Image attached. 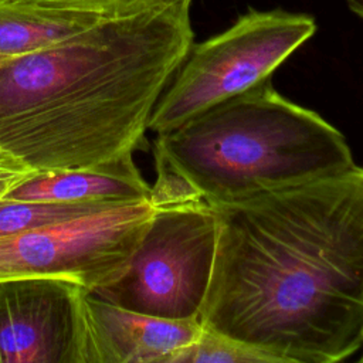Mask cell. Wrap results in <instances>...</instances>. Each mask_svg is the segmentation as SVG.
I'll use <instances>...</instances> for the list:
<instances>
[{
  "mask_svg": "<svg viewBox=\"0 0 363 363\" xmlns=\"http://www.w3.org/2000/svg\"><path fill=\"white\" fill-rule=\"evenodd\" d=\"M190 11L102 17L0 72V147L37 173L133 155L193 45Z\"/></svg>",
  "mask_w": 363,
  "mask_h": 363,
  "instance_id": "cell-2",
  "label": "cell"
},
{
  "mask_svg": "<svg viewBox=\"0 0 363 363\" xmlns=\"http://www.w3.org/2000/svg\"><path fill=\"white\" fill-rule=\"evenodd\" d=\"M217 238L216 210L204 201L156 208L126 271L92 294L159 318L197 319L211 281Z\"/></svg>",
  "mask_w": 363,
  "mask_h": 363,
  "instance_id": "cell-5",
  "label": "cell"
},
{
  "mask_svg": "<svg viewBox=\"0 0 363 363\" xmlns=\"http://www.w3.org/2000/svg\"><path fill=\"white\" fill-rule=\"evenodd\" d=\"M156 208L122 203L0 238V281L60 278L95 292L129 267Z\"/></svg>",
  "mask_w": 363,
  "mask_h": 363,
  "instance_id": "cell-6",
  "label": "cell"
},
{
  "mask_svg": "<svg viewBox=\"0 0 363 363\" xmlns=\"http://www.w3.org/2000/svg\"><path fill=\"white\" fill-rule=\"evenodd\" d=\"M11 60H14V58L6 57V55H0V72H1V69L6 67V64H7L9 61H11Z\"/></svg>",
  "mask_w": 363,
  "mask_h": 363,
  "instance_id": "cell-16",
  "label": "cell"
},
{
  "mask_svg": "<svg viewBox=\"0 0 363 363\" xmlns=\"http://www.w3.org/2000/svg\"><path fill=\"white\" fill-rule=\"evenodd\" d=\"M4 199L121 204L150 200V186L135 164L133 155H125L91 167L37 173Z\"/></svg>",
  "mask_w": 363,
  "mask_h": 363,
  "instance_id": "cell-9",
  "label": "cell"
},
{
  "mask_svg": "<svg viewBox=\"0 0 363 363\" xmlns=\"http://www.w3.org/2000/svg\"><path fill=\"white\" fill-rule=\"evenodd\" d=\"M172 363H281V360L265 350L203 328L196 340L183 347Z\"/></svg>",
  "mask_w": 363,
  "mask_h": 363,
  "instance_id": "cell-12",
  "label": "cell"
},
{
  "mask_svg": "<svg viewBox=\"0 0 363 363\" xmlns=\"http://www.w3.org/2000/svg\"><path fill=\"white\" fill-rule=\"evenodd\" d=\"M122 204V203H121ZM112 203H64L40 200H0V238L98 211Z\"/></svg>",
  "mask_w": 363,
  "mask_h": 363,
  "instance_id": "cell-11",
  "label": "cell"
},
{
  "mask_svg": "<svg viewBox=\"0 0 363 363\" xmlns=\"http://www.w3.org/2000/svg\"><path fill=\"white\" fill-rule=\"evenodd\" d=\"M96 14L99 17L130 16L149 11H190L193 0H16Z\"/></svg>",
  "mask_w": 363,
  "mask_h": 363,
  "instance_id": "cell-13",
  "label": "cell"
},
{
  "mask_svg": "<svg viewBox=\"0 0 363 363\" xmlns=\"http://www.w3.org/2000/svg\"><path fill=\"white\" fill-rule=\"evenodd\" d=\"M211 206V204H210ZM199 320L281 363H335L363 337V167L214 204Z\"/></svg>",
  "mask_w": 363,
  "mask_h": 363,
  "instance_id": "cell-1",
  "label": "cell"
},
{
  "mask_svg": "<svg viewBox=\"0 0 363 363\" xmlns=\"http://www.w3.org/2000/svg\"><path fill=\"white\" fill-rule=\"evenodd\" d=\"M34 174H37L35 170L0 147V200L4 199L10 190Z\"/></svg>",
  "mask_w": 363,
  "mask_h": 363,
  "instance_id": "cell-14",
  "label": "cell"
},
{
  "mask_svg": "<svg viewBox=\"0 0 363 363\" xmlns=\"http://www.w3.org/2000/svg\"><path fill=\"white\" fill-rule=\"evenodd\" d=\"M360 350H362V356L359 357V362L363 363V337H362V346H360Z\"/></svg>",
  "mask_w": 363,
  "mask_h": 363,
  "instance_id": "cell-17",
  "label": "cell"
},
{
  "mask_svg": "<svg viewBox=\"0 0 363 363\" xmlns=\"http://www.w3.org/2000/svg\"><path fill=\"white\" fill-rule=\"evenodd\" d=\"M60 278L0 281V363H85V295Z\"/></svg>",
  "mask_w": 363,
  "mask_h": 363,
  "instance_id": "cell-7",
  "label": "cell"
},
{
  "mask_svg": "<svg viewBox=\"0 0 363 363\" xmlns=\"http://www.w3.org/2000/svg\"><path fill=\"white\" fill-rule=\"evenodd\" d=\"M346 6L359 17L363 18V0H345Z\"/></svg>",
  "mask_w": 363,
  "mask_h": 363,
  "instance_id": "cell-15",
  "label": "cell"
},
{
  "mask_svg": "<svg viewBox=\"0 0 363 363\" xmlns=\"http://www.w3.org/2000/svg\"><path fill=\"white\" fill-rule=\"evenodd\" d=\"M315 33L316 21L309 14L250 9L224 31L193 43L159 98L147 129L156 135L170 130L271 79Z\"/></svg>",
  "mask_w": 363,
  "mask_h": 363,
  "instance_id": "cell-4",
  "label": "cell"
},
{
  "mask_svg": "<svg viewBox=\"0 0 363 363\" xmlns=\"http://www.w3.org/2000/svg\"><path fill=\"white\" fill-rule=\"evenodd\" d=\"M155 167L207 204L245 200L354 166L345 135L271 79L157 133Z\"/></svg>",
  "mask_w": 363,
  "mask_h": 363,
  "instance_id": "cell-3",
  "label": "cell"
},
{
  "mask_svg": "<svg viewBox=\"0 0 363 363\" xmlns=\"http://www.w3.org/2000/svg\"><path fill=\"white\" fill-rule=\"evenodd\" d=\"M85 363H172L200 335L199 319H166L121 308L88 292Z\"/></svg>",
  "mask_w": 363,
  "mask_h": 363,
  "instance_id": "cell-8",
  "label": "cell"
},
{
  "mask_svg": "<svg viewBox=\"0 0 363 363\" xmlns=\"http://www.w3.org/2000/svg\"><path fill=\"white\" fill-rule=\"evenodd\" d=\"M102 17L34 3L0 0V55L18 58L84 31Z\"/></svg>",
  "mask_w": 363,
  "mask_h": 363,
  "instance_id": "cell-10",
  "label": "cell"
}]
</instances>
